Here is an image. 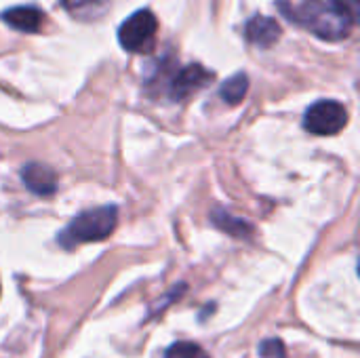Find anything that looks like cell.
Segmentation results:
<instances>
[{
  "label": "cell",
  "mask_w": 360,
  "mask_h": 358,
  "mask_svg": "<svg viewBox=\"0 0 360 358\" xmlns=\"http://www.w3.org/2000/svg\"><path fill=\"white\" fill-rule=\"evenodd\" d=\"M2 19L6 25H11L17 32H38L42 25V13L36 6H13L2 13Z\"/></svg>",
  "instance_id": "8"
},
{
  "label": "cell",
  "mask_w": 360,
  "mask_h": 358,
  "mask_svg": "<svg viewBox=\"0 0 360 358\" xmlns=\"http://www.w3.org/2000/svg\"><path fill=\"white\" fill-rule=\"evenodd\" d=\"M247 89H249V78H247V74L238 72V74L230 76V78L221 84L219 95H221V99H224L226 103L236 106V103H240V101L245 99Z\"/></svg>",
  "instance_id": "11"
},
{
  "label": "cell",
  "mask_w": 360,
  "mask_h": 358,
  "mask_svg": "<svg viewBox=\"0 0 360 358\" xmlns=\"http://www.w3.org/2000/svg\"><path fill=\"white\" fill-rule=\"evenodd\" d=\"M348 122V112L340 101L321 99L312 103L304 114V129L312 135H335Z\"/></svg>",
  "instance_id": "3"
},
{
  "label": "cell",
  "mask_w": 360,
  "mask_h": 358,
  "mask_svg": "<svg viewBox=\"0 0 360 358\" xmlns=\"http://www.w3.org/2000/svg\"><path fill=\"white\" fill-rule=\"evenodd\" d=\"M21 179L25 188L36 196H51L57 192V173L42 162H27L21 169Z\"/></svg>",
  "instance_id": "6"
},
{
  "label": "cell",
  "mask_w": 360,
  "mask_h": 358,
  "mask_svg": "<svg viewBox=\"0 0 360 358\" xmlns=\"http://www.w3.org/2000/svg\"><path fill=\"white\" fill-rule=\"evenodd\" d=\"M165 358H209V354L194 342H177L165 352Z\"/></svg>",
  "instance_id": "12"
},
{
  "label": "cell",
  "mask_w": 360,
  "mask_h": 358,
  "mask_svg": "<svg viewBox=\"0 0 360 358\" xmlns=\"http://www.w3.org/2000/svg\"><path fill=\"white\" fill-rule=\"evenodd\" d=\"M118 222V209L114 205L97 207L76 215L57 236L63 249H74L82 243H97L108 238Z\"/></svg>",
  "instance_id": "2"
},
{
  "label": "cell",
  "mask_w": 360,
  "mask_h": 358,
  "mask_svg": "<svg viewBox=\"0 0 360 358\" xmlns=\"http://www.w3.org/2000/svg\"><path fill=\"white\" fill-rule=\"evenodd\" d=\"M259 357L262 358H287V350H285V344L276 338H270V340H264L259 344Z\"/></svg>",
  "instance_id": "13"
},
{
  "label": "cell",
  "mask_w": 360,
  "mask_h": 358,
  "mask_svg": "<svg viewBox=\"0 0 360 358\" xmlns=\"http://www.w3.org/2000/svg\"><path fill=\"white\" fill-rule=\"evenodd\" d=\"M211 222H213L219 230H224L226 234H230V236H234V238H249V236L253 234V226H251L247 219L234 217V215H230V213L224 211V209H215V211L211 213Z\"/></svg>",
  "instance_id": "10"
},
{
  "label": "cell",
  "mask_w": 360,
  "mask_h": 358,
  "mask_svg": "<svg viewBox=\"0 0 360 358\" xmlns=\"http://www.w3.org/2000/svg\"><path fill=\"white\" fill-rule=\"evenodd\" d=\"M245 34H247V40L251 44H255L259 49H270L281 38V25L272 17L257 15V17H253V19L247 21Z\"/></svg>",
  "instance_id": "7"
},
{
  "label": "cell",
  "mask_w": 360,
  "mask_h": 358,
  "mask_svg": "<svg viewBox=\"0 0 360 358\" xmlns=\"http://www.w3.org/2000/svg\"><path fill=\"white\" fill-rule=\"evenodd\" d=\"M156 27H158V21L154 13L148 8H141L122 21V25L118 27V42L122 49L131 53L146 51L154 40Z\"/></svg>",
  "instance_id": "4"
},
{
  "label": "cell",
  "mask_w": 360,
  "mask_h": 358,
  "mask_svg": "<svg viewBox=\"0 0 360 358\" xmlns=\"http://www.w3.org/2000/svg\"><path fill=\"white\" fill-rule=\"evenodd\" d=\"M211 78H213V76H211L202 65H198V63L188 65V68H181V70L173 76V80H171L169 95H171L173 99H186V97H190L192 93L200 91L207 82H211Z\"/></svg>",
  "instance_id": "5"
},
{
  "label": "cell",
  "mask_w": 360,
  "mask_h": 358,
  "mask_svg": "<svg viewBox=\"0 0 360 358\" xmlns=\"http://www.w3.org/2000/svg\"><path fill=\"white\" fill-rule=\"evenodd\" d=\"M359 17L356 0H304L291 15V21L302 23L323 40H344L354 30Z\"/></svg>",
  "instance_id": "1"
},
{
  "label": "cell",
  "mask_w": 360,
  "mask_h": 358,
  "mask_svg": "<svg viewBox=\"0 0 360 358\" xmlns=\"http://www.w3.org/2000/svg\"><path fill=\"white\" fill-rule=\"evenodd\" d=\"M112 0H61L63 8L78 21H95L110 8Z\"/></svg>",
  "instance_id": "9"
}]
</instances>
